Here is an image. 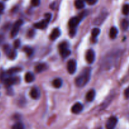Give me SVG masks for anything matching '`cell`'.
<instances>
[{
    "label": "cell",
    "instance_id": "cell-1",
    "mask_svg": "<svg viewBox=\"0 0 129 129\" xmlns=\"http://www.w3.org/2000/svg\"><path fill=\"white\" fill-rule=\"evenodd\" d=\"M91 69L89 68H86L82 71L80 75L78 76L75 81L76 85L78 87L81 88L84 86L90 79Z\"/></svg>",
    "mask_w": 129,
    "mask_h": 129
},
{
    "label": "cell",
    "instance_id": "cell-2",
    "mask_svg": "<svg viewBox=\"0 0 129 129\" xmlns=\"http://www.w3.org/2000/svg\"><path fill=\"white\" fill-rule=\"evenodd\" d=\"M84 13H82L80 15L78 16H75V17H73L69 21V26L71 28L70 31V35L71 36H73L75 35V31L76 28L77 27L78 25H79V22L81 21L82 19L84 18Z\"/></svg>",
    "mask_w": 129,
    "mask_h": 129
},
{
    "label": "cell",
    "instance_id": "cell-3",
    "mask_svg": "<svg viewBox=\"0 0 129 129\" xmlns=\"http://www.w3.org/2000/svg\"><path fill=\"white\" fill-rule=\"evenodd\" d=\"M45 18L44 20H41L39 22L36 23L34 25V27H35L37 29H44L45 28H46L48 24L50 22V20H51L52 18V15L50 13H46L44 16Z\"/></svg>",
    "mask_w": 129,
    "mask_h": 129
},
{
    "label": "cell",
    "instance_id": "cell-4",
    "mask_svg": "<svg viewBox=\"0 0 129 129\" xmlns=\"http://www.w3.org/2000/svg\"><path fill=\"white\" fill-rule=\"evenodd\" d=\"M59 50L60 55L66 58L71 54V50L69 49V44L67 42H63L59 45Z\"/></svg>",
    "mask_w": 129,
    "mask_h": 129
},
{
    "label": "cell",
    "instance_id": "cell-5",
    "mask_svg": "<svg viewBox=\"0 0 129 129\" xmlns=\"http://www.w3.org/2000/svg\"><path fill=\"white\" fill-rule=\"evenodd\" d=\"M4 50H5L8 57L10 59H15L17 55V52H16V50L14 49H11L10 45H5L4 47Z\"/></svg>",
    "mask_w": 129,
    "mask_h": 129
},
{
    "label": "cell",
    "instance_id": "cell-6",
    "mask_svg": "<svg viewBox=\"0 0 129 129\" xmlns=\"http://www.w3.org/2000/svg\"><path fill=\"white\" fill-rule=\"evenodd\" d=\"M23 23V21L22 20H18L16 21V22L14 23L13 26V28L11 30V37H15L17 35L18 33L19 30H20V27L22 26Z\"/></svg>",
    "mask_w": 129,
    "mask_h": 129
},
{
    "label": "cell",
    "instance_id": "cell-7",
    "mask_svg": "<svg viewBox=\"0 0 129 129\" xmlns=\"http://www.w3.org/2000/svg\"><path fill=\"white\" fill-rule=\"evenodd\" d=\"M77 68V63L76 61L75 60H69L68 61V64H67V69H68V71L69 74H73L76 71Z\"/></svg>",
    "mask_w": 129,
    "mask_h": 129
},
{
    "label": "cell",
    "instance_id": "cell-8",
    "mask_svg": "<svg viewBox=\"0 0 129 129\" xmlns=\"http://www.w3.org/2000/svg\"><path fill=\"white\" fill-rule=\"evenodd\" d=\"M85 58L87 62L89 63V64H92V63L94 62V60H95V54H94V52L92 49L88 50L86 52V53Z\"/></svg>",
    "mask_w": 129,
    "mask_h": 129
},
{
    "label": "cell",
    "instance_id": "cell-9",
    "mask_svg": "<svg viewBox=\"0 0 129 129\" xmlns=\"http://www.w3.org/2000/svg\"><path fill=\"white\" fill-rule=\"evenodd\" d=\"M118 122V119L116 117H111L108 118L106 123V127L108 129H112L115 128Z\"/></svg>",
    "mask_w": 129,
    "mask_h": 129
},
{
    "label": "cell",
    "instance_id": "cell-10",
    "mask_svg": "<svg viewBox=\"0 0 129 129\" xmlns=\"http://www.w3.org/2000/svg\"><path fill=\"white\" fill-rule=\"evenodd\" d=\"M18 79L19 78L17 77H9L4 80V83L7 86H11L17 83L18 81Z\"/></svg>",
    "mask_w": 129,
    "mask_h": 129
},
{
    "label": "cell",
    "instance_id": "cell-11",
    "mask_svg": "<svg viewBox=\"0 0 129 129\" xmlns=\"http://www.w3.org/2000/svg\"><path fill=\"white\" fill-rule=\"evenodd\" d=\"M83 110V106L81 103H76L72 107L71 112L74 114H78Z\"/></svg>",
    "mask_w": 129,
    "mask_h": 129
},
{
    "label": "cell",
    "instance_id": "cell-12",
    "mask_svg": "<svg viewBox=\"0 0 129 129\" xmlns=\"http://www.w3.org/2000/svg\"><path fill=\"white\" fill-rule=\"evenodd\" d=\"M30 95L31 96V98L34 100H37L40 98V91L39 89H38L36 87H34L32 89H31L30 92Z\"/></svg>",
    "mask_w": 129,
    "mask_h": 129
},
{
    "label": "cell",
    "instance_id": "cell-13",
    "mask_svg": "<svg viewBox=\"0 0 129 129\" xmlns=\"http://www.w3.org/2000/svg\"><path fill=\"white\" fill-rule=\"evenodd\" d=\"M60 35V31L59 28H54L51 32L50 35V39L52 40H55Z\"/></svg>",
    "mask_w": 129,
    "mask_h": 129
},
{
    "label": "cell",
    "instance_id": "cell-14",
    "mask_svg": "<svg viewBox=\"0 0 129 129\" xmlns=\"http://www.w3.org/2000/svg\"><path fill=\"white\" fill-rule=\"evenodd\" d=\"M25 80L26 83H31L35 80V76L31 72H28L25 75Z\"/></svg>",
    "mask_w": 129,
    "mask_h": 129
},
{
    "label": "cell",
    "instance_id": "cell-15",
    "mask_svg": "<svg viewBox=\"0 0 129 129\" xmlns=\"http://www.w3.org/2000/svg\"><path fill=\"white\" fill-rule=\"evenodd\" d=\"M95 91L93 89L89 91L87 93L86 96V99L88 102H92L93 101V100L94 99V97H95Z\"/></svg>",
    "mask_w": 129,
    "mask_h": 129
},
{
    "label": "cell",
    "instance_id": "cell-16",
    "mask_svg": "<svg viewBox=\"0 0 129 129\" xmlns=\"http://www.w3.org/2000/svg\"><path fill=\"white\" fill-rule=\"evenodd\" d=\"M47 68V66L45 64H40L35 67V71L37 73H42L44 71L46 70Z\"/></svg>",
    "mask_w": 129,
    "mask_h": 129
},
{
    "label": "cell",
    "instance_id": "cell-17",
    "mask_svg": "<svg viewBox=\"0 0 129 129\" xmlns=\"http://www.w3.org/2000/svg\"><path fill=\"white\" fill-rule=\"evenodd\" d=\"M117 35H118V30H117V28L115 27V26L111 28L110 30V37L111 39H115Z\"/></svg>",
    "mask_w": 129,
    "mask_h": 129
},
{
    "label": "cell",
    "instance_id": "cell-18",
    "mask_svg": "<svg viewBox=\"0 0 129 129\" xmlns=\"http://www.w3.org/2000/svg\"><path fill=\"white\" fill-rule=\"evenodd\" d=\"M52 84L55 88H59L62 85V81L60 78H56L53 81Z\"/></svg>",
    "mask_w": 129,
    "mask_h": 129
},
{
    "label": "cell",
    "instance_id": "cell-19",
    "mask_svg": "<svg viewBox=\"0 0 129 129\" xmlns=\"http://www.w3.org/2000/svg\"><path fill=\"white\" fill-rule=\"evenodd\" d=\"M74 5L77 9H82L85 6L84 0H76Z\"/></svg>",
    "mask_w": 129,
    "mask_h": 129
},
{
    "label": "cell",
    "instance_id": "cell-20",
    "mask_svg": "<svg viewBox=\"0 0 129 129\" xmlns=\"http://www.w3.org/2000/svg\"><path fill=\"white\" fill-rule=\"evenodd\" d=\"M23 51L26 53V55L28 57H30L32 55L33 53H34V50L31 49V47H25L23 48Z\"/></svg>",
    "mask_w": 129,
    "mask_h": 129
},
{
    "label": "cell",
    "instance_id": "cell-21",
    "mask_svg": "<svg viewBox=\"0 0 129 129\" xmlns=\"http://www.w3.org/2000/svg\"><path fill=\"white\" fill-rule=\"evenodd\" d=\"M121 26L123 30H127L129 27V21L127 20H123L121 23Z\"/></svg>",
    "mask_w": 129,
    "mask_h": 129
},
{
    "label": "cell",
    "instance_id": "cell-22",
    "mask_svg": "<svg viewBox=\"0 0 129 129\" xmlns=\"http://www.w3.org/2000/svg\"><path fill=\"white\" fill-rule=\"evenodd\" d=\"M100 33V30L98 28H93V30L91 31V35L92 37L93 38H96L99 35Z\"/></svg>",
    "mask_w": 129,
    "mask_h": 129
},
{
    "label": "cell",
    "instance_id": "cell-23",
    "mask_svg": "<svg viewBox=\"0 0 129 129\" xmlns=\"http://www.w3.org/2000/svg\"><path fill=\"white\" fill-rule=\"evenodd\" d=\"M122 12L123 15H128L129 14V4H126L123 6L122 8Z\"/></svg>",
    "mask_w": 129,
    "mask_h": 129
},
{
    "label": "cell",
    "instance_id": "cell-24",
    "mask_svg": "<svg viewBox=\"0 0 129 129\" xmlns=\"http://www.w3.org/2000/svg\"><path fill=\"white\" fill-rule=\"evenodd\" d=\"M20 71H21V69H20V68H12V69H10V70H9L7 73L8 74H14V73H18V72Z\"/></svg>",
    "mask_w": 129,
    "mask_h": 129
},
{
    "label": "cell",
    "instance_id": "cell-25",
    "mask_svg": "<svg viewBox=\"0 0 129 129\" xmlns=\"http://www.w3.org/2000/svg\"><path fill=\"white\" fill-rule=\"evenodd\" d=\"M23 128H24V125H23L22 123H21V122L16 123V124H15L12 127L13 129H23Z\"/></svg>",
    "mask_w": 129,
    "mask_h": 129
},
{
    "label": "cell",
    "instance_id": "cell-26",
    "mask_svg": "<svg viewBox=\"0 0 129 129\" xmlns=\"http://www.w3.org/2000/svg\"><path fill=\"white\" fill-rule=\"evenodd\" d=\"M31 5L35 7L38 6L40 3V0H31Z\"/></svg>",
    "mask_w": 129,
    "mask_h": 129
},
{
    "label": "cell",
    "instance_id": "cell-27",
    "mask_svg": "<svg viewBox=\"0 0 129 129\" xmlns=\"http://www.w3.org/2000/svg\"><path fill=\"white\" fill-rule=\"evenodd\" d=\"M20 44H21V42H20V40H15V41L14 42V47H15V49L18 48L20 46Z\"/></svg>",
    "mask_w": 129,
    "mask_h": 129
},
{
    "label": "cell",
    "instance_id": "cell-28",
    "mask_svg": "<svg viewBox=\"0 0 129 129\" xmlns=\"http://www.w3.org/2000/svg\"><path fill=\"white\" fill-rule=\"evenodd\" d=\"M84 1H86L88 4L90 5H93L96 4L98 1V0H84Z\"/></svg>",
    "mask_w": 129,
    "mask_h": 129
},
{
    "label": "cell",
    "instance_id": "cell-29",
    "mask_svg": "<svg viewBox=\"0 0 129 129\" xmlns=\"http://www.w3.org/2000/svg\"><path fill=\"white\" fill-rule=\"evenodd\" d=\"M124 94H125V96L126 98H129V86L125 89V90Z\"/></svg>",
    "mask_w": 129,
    "mask_h": 129
},
{
    "label": "cell",
    "instance_id": "cell-30",
    "mask_svg": "<svg viewBox=\"0 0 129 129\" xmlns=\"http://www.w3.org/2000/svg\"><path fill=\"white\" fill-rule=\"evenodd\" d=\"M4 9H5V6H4L3 3H0V13H1L3 11Z\"/></svg>",
    "mask_w": 129,
    "mask_h": 129
}]
</instances>
